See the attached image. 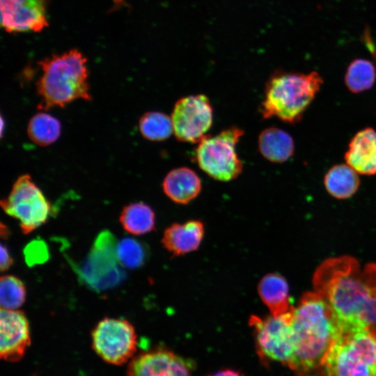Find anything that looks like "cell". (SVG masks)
I'll return each mask as SVG.
<instances>
[{
	"mask_svg": "<svg viewBox=\"0 0 376 376\" xmlns=\"http://www.w3.org/2000/svg\"><path fill=\"white\" fill-rule=\"evenodd\" d=\"M313 285L343 324L376 329L375 263L361 268L350 256L329 258L317 268Z\"/></svg>",
	"mask_w": 376,
	"mask_h": 376,
	"instance_id": "6da1fadb",
	"label": "cell"
},
{
	"mask_svg": "<svg viewBox=\"0 0 376 376\" xmlns=\"http://www.w3.org/2000/svg\"><path fill=\"white\" fill-rule=\"evenodd\" d=\"M292 327L295 354L290 368L303 374L321 365L343 322L321 295L310 292L295 308Z\"/></svg>",
	"mask_w": 376,
	"mask_h": 376,
	"instance_id": "7a4b0ae2",
	"label": "cell"
},
{
	"mask_svg": "<svg viewBox=\"0 0 376 376\" xmlns=\"http://www.w3.org/2000/svg\"><path fill=\"white\" fill-rule=\"evenodd\" d=\"M86 63V58L77 49L40 60L42 75L36 83L40 99L38 108L48 110L63 108L78 99L91 100Z\"/></svg>",
	"mask_w": 376,
	"mask_h": 376,
	"instance_id": "3957f363",
	"label": "cell"
},
{
	"mask_svg": "<svg viewBox=\"0 0 376 376\" xmlns=\"http://www.w3.org/2000/svg\"><path fill=\"white\" fill-rule=\"evenodd\" d=\"M315 71L309 73L277 70L265 84L260 112L264 118L276 117L295 124L304 114L323 84Z\"/></svg>",
	"mask_w": 376,
	"mask_h": 376,
	"instance_id": "277c9868",
	"label": "cell"
},
{
	"mask_svg": "<svg viewBox=\"0 0 376 376\" xmlns=\"http://www.w3.org/2000/svg\"><path fill=\"white\" fill-rule=\"evenodd\" d=\"M320 366L323 376H376V329L343 325Z\"/></svg>",
	"mask_w": 376,
	"mask_h": 376,
	"instance_id": "5b68a950",
	"label": "cell"
},
{
	"mask_svg": "<svg viewBox=\"0 0 376 376\" xmlns=\"http://www.w3.org/2000/svg\"><path fill=\"white\" fill-rule=\"evenodd\" d=\"M244 131L235 126L214 136H205L195 151V160L200 169L210 178L228 182L237 178L243 165L236 152V146Z\"/></svg>",
	"mask_w": 376,
	"mask_h": 376,
	"instance_id": "8992f818",
	"label": "cell"
},
{
	"mask_svg": "<svg viewBox=\"0 0 376 376\" xmlns=\"http://www.w3.org/2000/svg\"><path fill=\"white\" fill-rule=\"evenodd\" d=\"M294 309L278 316H251L249 324L253 329L256 351L263 360L281 362L290 368L295 354Z\"/></svg>",
	"mask_w": 376,
	"mask_h": 376,
	"instance_id": "52a82bcc",
	"label": "cell"
},
{
	"mask_svg": "<svg viewBox=\"0 0 376 376\" xmlns=\"http://www.w3.org/2000/svg\"><path fill=\"white\" fill-rule=\"evenodd\" d=\"M1 205L8 215L17 219L22 231L29 233L47 220L51 205L29 174L20 175L14 182Z\"/></svg>",
	"mask_w": 376,
	"mask_h": 376,
	"instance_id": "ba28073f",
	"label": "cell"
},
{
	"mask_svg": "<svg viewBox=\"0 0 376 376\" xmlns=\"http://www.w3.org/2000/svg\"><path fill=\"white\" fill-rule=\"evenodd\" d=\"M137 338L134 327L126 320L106 318L92 332V346L106 362L122 365L136 350Z\"/></svg>",
	"mask_w": 376,
	"mask_h": 376,
	"instance_id": "9c48e42d",
	"label": "cell"
},
{
	"mask_svg": "<svg viewBox=\"0 0 376 376\" xmlns=\"http://www.w3.org/2000/svg\"><path fill=\"white\" fill-rule=\"evenodd\" d=\"M171 118L178 141L198 143L212 125L213 109L206 95H188L175 102Z\"/></svg>",
	"mask_w": 376,
	"mask_h": 376,
	"instance_id": "30bf717a",
	"label": "cell"
},
{
	"mask_svg": "<svg viewBox=\"0 0 376 376\" xmlns=\"http://www.w3.org/2000/svg\"><path fill=\"white\" fill-rule=\"evenodd\" d=\"M49 0H0L1 27L9 33L40 32L49 25Z\"/></svg>",
	"mask_w": 376,
	"mask_h": 376,
	"instance_id": "8fae6325",
	"label": "cell"
},
{
	"mask_svg": "<svg viewBox=\"0 0 376 376\" xmlns=\"http://www.w3.org/2000/svg\"><path fill=\"white\" fill-rule=\"evenodd\" d=\"M30 342L29 325L24 313L18 310L1 308V358L11 362L19 361Z\"/></svg>",
	"mask_w": 376,
	"mask_h": 376,
	"instance_id": "7c38bea8",
	"label": "cell"
},
{
	"mask_svg": "<svg viewBox=\"0 0 376 376\" xmlns=\"http://www.w3.org/2000/svg\"><path fill=\"white\" fill-rule=\"evenodd\" d=\"M191 367L183 358L166 350L142 353L128 366V376H191Z\"/></svg>",
	"mask_w": 376,
	"mask_h": 376,
	"instance_id": "4fadbf2b",
	"label": "cell"
},
{
	"mask_svg": "<svg viewBox=\"0 0 376 376\" xmlns=\"http://www.w3.org/2000/svg\"><path fill=\"white\" fill-rule=\"evenodd\" d=\"M344 158L358 174H376V131L366 127L356 133L349 143Z\"/></svg>",
	"mask_w": 376,
	"mask_h": 376,
	"instance_id": "5bb4252c",
	"label": "cell"
},
{
	"mask_svg": "<svg viewBox=\"0 0 376 376\" xmlns=\"http://www.w3.org/2000/svg\"><path fill=\"white\" fill-rule=\"evenodd\" d=\"M204 235V226L198 220H190L182 224H173L167 228L162 239L163 246L174 256L195 251Z\"/></svg>",
	"mask_w": 376,
	"mask_h": 376,
	"instance_id": "9a60e30c",
	"label": "cell"
},
{
	"mask_svg": "<svg viewBox=\"0 0 376 376\" xmlns=\"http://www.w3.org/2000/svg\"><path fill=\"white\" fill-rule=\"evenodd\" d=\"M162 188L164 194L173 201L187 204L199 194L201 181L191 169L180 167L166 174L162 182Z\"/></svg>",
	"mask_w": 376,
	"mask_h": 376,
	"instance_id": "2e32d148",
	"label": "cell"
},
{
	"mask_svg": "<svg viewBox=\"0 0 376 376\" xmlns=\"http://www.w3.org/2000/svg\"><path fill=\"white\" fill-rule=\"evenodd\" d=\"M258 292L272 315H281L294 308L290 305L288 283L278 274L265 275L258 283Z\"/></svg>",
	"mask_w": 376,
	"mask_h": 376,
	"instance_id": "e0dca14e",
	"label": "cell"
},
{
	"mask_svg": "<svg viewBox=\"0 0 376 376\" xmlns=\"http://www.w3.org/2000/svg\"><path fill=\"white\" fill-rule=\"evenodd\" d=\"M258 146L260 154L274 163L288 161L295 152L292 137L287 132L275 127H267L260 132Z\"/></svg>",
	"mask_w": 376,
	"mask_h": 376,
	"instance_id": "ac0fdd59",
	"label": "cell"
},
{
	"mask_svg": "<svg viewBox=\"0 0 376 376\" xmlns=\"http://www.w3.org/2000/svg\"><path fill=\"white\" fill-rule=\"evenodd\" d=\"M324 185L327 192L338 199L351 197L357 191L360 180L359 174L348 164L333 166L324 177Z\"/></svg>",
	"mask_w": 376,
	"mask_h": 376,
	"instance_id": "d6986e66",
	"label": "cell"
},
{
	"mask_svg": "<svg viewBox=\"0 0 376 376\" xmlns=\"http://www.w3.org/2000/svg\"><path fill=\"white\" fill-rule=\"evenodd\" d=\"M119 220L127 232L140 235L154 229L155 216L150 206L146 203L137 202L125 206L120 213Z\"/></svg>",
	"mask_w": 376,
	"mask_h": 376,
	"instance_id": "ffe728a7",
	"label": "cell"
},
{
	"mask_svg": "<svg viewBox=\"0 0 376 376\" xmlns=\"http://www.w3.org/2000/svg\"><path fill=\"white\" fill-rule=\"evenodd\" d=\"M61 133V122L54 116L44 112L35 114L27 126L28 136L40 146L52 144L59 138Z\"/></svg>",
	"mask_w": 376,
	"mask_h": 376,
	"instance_id": "44dd1931",
	"label": "cell"
},
{
	"mask_svg": "<svg viewBox=\"0 0 376 376\" xmlns=\"http://www.w3.org/2000/svg\"><path fill=\"white\" fill-rule=\"evenodd\" d=\"M376 79V68L373 63L366 58H356L347 66L345 84L353 93L370 89Z\"/></svg>",
	"mask_w": 376,
	"mask_h": 376,
	"instance_id": "7402d4cb",
	"label": "cell"
},
{
	"mask_svg": "<svg viewBox=\"0 0 376 376\" xmlns=\"http://www.w3.org/2000/svg\"><path fill=\"white\" fill-rule=\"evenodd\" d=\"M139 128L142 136L150 141H162L173 133L171 118L159 111H148L140 118Z\"/></svg>",
	"mask_w": 376,
	"mask_h": 376,
	"instance_id": "603a6c76",
	"label": "cell"
},
{
	"mask_svg": "<svg viewBox=\"0 0 376 376\" xmlns=\"http://www.w3.org/2000/svg\"><path fill=\"white\" fill-rule=\"evenodd\" d=\"M26 288L23 283L12 275L0 279V304L1 308L17 310L25 301Z\"/></svg>",
	"mask_w": 376,
	"mask_h": 376,
	"instance_id": "cb8c5ba5",
	"label": "cell"
},
{
	"mask_svg": "<svg viewBox=\"0 0 376 376\" xmlns=\"http://www.w3.org/2000/svg\"><path fill=\"white\" fill-rule=\"evenodd\" d=\"M116 255L123 266L130 269L140 267L145 259V251L142 245L130 237L119 241L116 246Z\"/></svg>",
	"mask_w": 376,
	"mask_h": 376,
	"instance_id": "d4e9b609",
	"label": "cell"
},
{
	"mask_svg": "<svg viewBox=\"0 0 376 376\" xmlns=\"http://www.w3.org/2000/svg\"><path fill=\"white\" fill-rule=\"evenodd\" d=\"M13 263V260L8 251L7 248L3 246V244H1V260H0V267L1 271L8 269Z\"/></svg>",
	"mask_w": 376,
	"mask_h": 376,
	"instance_id": "484cf974",
	"label": "cell"
},
{
	"mask_svg": "<svg viewBox=\"0 0 376 376\" xmlns=\"http://www.w3.org/2000/svg\"><path fill=\"white\" fill-rule=\"evenodd\" d=\"M207 376H243V375L235 370L224 369Z\"/></svg>",
	"mask_w": 376,
	"mask_h": 376,
	"instance_id": "4316f807",
	"label": "cell"
}]
</instances>
